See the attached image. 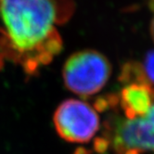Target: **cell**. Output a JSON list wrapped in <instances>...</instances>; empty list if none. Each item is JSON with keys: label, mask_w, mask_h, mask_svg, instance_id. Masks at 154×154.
<instances>
[{"label": "cell", "mask_w": 154, "mask_h": 154, "mask_svg": "<svg viewBox=\"0 0 154 154\" xmlns=\"http://www.w3.org/2000/svg\"><path fill=\"white\" fill-rule=\"evenodd\" d=\"M112 72L109 60L92 49L76 52L66 60L62 77L66 87L79 96H91L100 92Z\"/></svg>", "instance_id": "7a4b0ae2"}, {"label": "cell", "mask_w": 154, "mask_h": 154, "mask_svg": "<svg viewBox=\"0 0 154 154\" xmlns=\"http://www.w3.org/2000/svg\"><path fill=\"white\" fill-rule=\"evenodd\" d=\"M69 0H0V66L9 61L29 74L53 57L48 43L59 35L55 25L64 23Z\"/></svg>", "instance_id": "6da1fadb"}, {"label": "cell", "mask_w": 154, "mask_h": 154, "mask_svg": "<svg viewBox=\"0 0 154 154\" xmlns=\"http://www.w3.org/2000/svg\"><path fill=\"white\" fill-rule=\"evenodd\" d=\"M53 119L58 134L68 142H88L100 127V118L95 109L79 100L63 101Z\"/></svg>", "instance_id": "3957f363"}, {"label": "cell", "mask_w": 154, "mask_h": 154, "mask_svg": "<svg viewBox=\"0 0 154 154\" xmlns=\"http://www.w3.org/2000/svg\"><path fill=\"white\" fill-rule=\"evenodd\" d=\"M150 35L152 37V40L154 41V18L151 21V24H150Z\"/></svg>", "instance_id": "9c48e42d"}, {"label": "cell", "mask_w": 154, "mask_h": 154, "mask_svg": "<svg viewBox=\"0 0 154 154\" xmlns=\"http://www.w3.org/2000/svg\"><path fill=\"white\" fill-rule=\"evenodd\" d=\"M112 144L117 154L154 152V103L145 115L125 119L117 125Z\"/></svg>", "instance_id": "277c9868"}, {"label": "cell", "mask_w": 154, "mask_h": 154, "mask_svg": "<svg viewBox=\"0 0 154 154\" xmlns=\"http://www.w3.org/2000/svg\"><path fill=\"white\" fill-rule=\"evenodd\" d=\"M109 106H111V104H109V100L107 97H98L95 101L94 108L97 112H105Z\"/></svg>", "instance_id": "ba28073f"}, {"label": "cell", "mask_w": 154, "mask_h": 154, "mask_svg": "<svg viewBox=\"0 0 154 154\" xmlns=\"http://www.w3.org/2000/svg\"><path fill=\"white\" fill-rule=\"evenodd\" d=\"M109 141L108 140V138H105V137L96 138L95 143H94V148L97 152L103 153L109 149Z\"/></svg>", "instance_id": "52a82bcc"}, {"label": "cell", "mask_w": 154, "mask_h": 154, "mask_svg": "<svg viewBox=\"0 0 154 154\" xmlns=\"http://www.w3.org/2000/svg\"><path fill=\"white\" fill-rule=\"evenodd\" d=\"M153 89L146 84L133 83L126 85L121 93V104L125 119L145 115L152 105Z\"/></svg>", "instance_id": "5b68a950"}, {"label": "cell", "mask_w": 154, "mask_h": 154, "mask_svg": "<svg viewBox=\"0 0 154 154\" xmlns=\"http://www.w3.org/2000/svg\"><path fill=\"white\" fill-rule=\"evenodd\" d=\"M140 71V84H146L149 86L154 85V50L149 51L139 65Z\"/></svg>", "instance_id": "8992f818"}]
</instances>
